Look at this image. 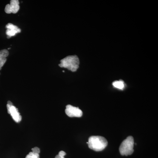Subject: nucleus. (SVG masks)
<instances>
[{
  "label": "nucleus",
  "instance_id": "6",
  "mask_svg": "<svg viewBox=\"0 0 158 158\" xmlns=\"http://www.w3.org/2000/svg\"><path fill=\"white\" fill-rule=\"evenodd\" d=\"M8 112L10 114L13 119L16 122H20L21 120L22 117L18 112V110L13 105L7 104L6 105Z\"/></svg>",
  "mask_w": 158,
  "mask_h": 158
},
{
  "label": "nucleus",
  "instance_id": "5",
  "mask_svg": "<svg viewBox=\"0 0 158 158\" xmlns=\"http://www.w3.org/2000/svg\"><path fill=\"white\" fill-rule=\"evenodd\" d=\"M19 2L17 0H11L10 3L5 6L4 11L7 13H16L19 10L20 6Z\"/></svg>",
  "mask_w": 158,
  "mask_h": 158
},
{
  "label": "nucleus",
  "instance_id": "13",
  "mask_svg": "<svg viewBox=\"0 0 158 158\" xmlns=\"http://www.w3.org/2000/svg\"><path fill=\"white\" fill-rule=\"evenodd\" d=\"M32 152L35 153L39 154L40 150V149L37 147H35L32 149Z\"/></svg>",
  "mask_w": 158,
  "mask_h": 158
},
{
  "label": "nucleus",
  "instance_id": "2",
  "mask_svg": "<svg viewBox=\"0 0 158 158\" xmlns=\"http://www.w3.org/2000/svg\"><path fill=\"white\" fill-rule=\"evenodd\" d=\"M59 66L61 67L67 68L72 72L76 71L80 62L78 56L76 55L68 56L60 61Z\"/></svg>",
  "mask_w": 158,
  "mask_h": 158
},
{
  "label": "nucleus",
  "instance_id": "15",
  "mask_svg": "<svg viewBox=\"0 0 158 158\" xmlns=\"http://www.w3.org/2000/svg\"><path fill=\"white\" fill-rule=\"evenodd\" d=\"M55 158H64V157L61 156L59 154L57 155Z\"/></svg>",
  "mask_w": 158,
  "mask_h": 158
},
{
  "label": "nucleus",
  "instance_id": "16",
  "mask_svg": "<svg viewBox=\"0 0 158 158\" xmlns=\"http://www.w3.org/2000/svg\"><path fill=\"white\" fill-rule=\"evenodd\" d=\"M63 71V72H64V71Z\"/></svg>",
  "mask_w": 158,
  "mask_h": 158
},
{
  "label": "nucleus",
  "instance_id": "1",
  "mask_svg": "<svg viewBox=\"0 0 158 158\" xmlns=\"http://www.w3.org/2000/svg\"><path fill=\"white\" fill-rule=\"evenodd\" d=\"M89 147L96 151L103 150L107 146L108 142L104 137L100 136H92L88 140Z\"/></svg>",
  "mask_w": 158,
  "mask_h": 158
},
{
  "label": "nucleus",
  "instance_id": "4",
  "mask_svg": "<svg viewBox=\"0 0 158 158\" xmlns=\"http://www.w3.org/2000/svg\"><path fill=\"white\" fill-rule=\"evenodd\" d=\"M65 112L66 115L70 117H79L83 115L82 111L78 107H74L70 104L66 106Z\"/></svg>",
  "mask_w": 158,
  "mask_h": 158
},
{
  "label": "nucleus",
  "instance_id": "9",
  "mask_svg": "<svg viewBox=\"0 0 158 158\" xmlns=\"http://www.w3.org/2000/svg\"><path fill=\"white\" fill-rule=\"evenodd\" d=\"M25 158H39V155L31 152L26 156Z\"/></svg>",
  "mask_w": 158,
  "mask_h": 158
},
{
  "label": "nucleus",
  "instance_id": "8",
  "mask_svg": "<svg viewBox=\"0 0 158 158\" xmlns=\"http://www.w3.org/2000/svg\"><path fill=\"white\" fill-rule=\"evenodd\" d=\"M115 87L122 89L124 87L123 82L122 81H114L112 84Z\"/></svg>",
  "mask_w": 158,
  "mask_h": 158
},
{
  "label": "nucleus",
  "instance_id": "14",
  "mask_svg": "<svg viewBox=\"0 0 158 158\" xmlns=\"http://www.w3.org/2000/svg\"><path fill=\"white\" fill-rule=\"evenodd\" d=\"M66 154V152L64 151H61L59 152L58 154L61 156L64 157Z\"/></svg>",
  "mask_w": 158,
  "mask_h": 158
},
{
  "label": "nucleus",
  "instance_id": "12",
  "mask_svg": "<svg viewBox=\"0 0 158 158\" xmlns=\"http://www.w3.org/2000/svg\"><path fill=\"white\" fill-rule=\"evenodd\" d=\"M8 51L6 49H3L0 51V55L6 57L8 55Z\"/></svg>",
  "mask_w": 158,
  "mask_h": 158
},
{
  "label": "nucleus",
  "instance_id": "3",
  "mask_svg": "<svg viewBox=\"0 0 158 158\" xmlns=\"http://www.w3.org/2000/svg\"><path fill=\"white\" fill-rule=\"evenodd\" d=\"M134 143L133 137L131 136L128 137L120 146L119 151L121 154L126 156L132 154L134 151Z\"/></svg>",
  "mask_w": 158,
  "mask_h": 158
},
{
  "label": "nucleus",
  "instance_id": "11",
  "mask_svg": "<svg viewBox=\"0 0 158 158\" xmlns=\"http://www.w3.org/2000/svg\"><path fill=\"white\" fill-rule=\"evenodd\" d=\"M6 60V58L0 55V70Z\"/></svg>",
  "mask_w": 158,
  "mask_h": 158
},
{
  "label": "nucleus",
  "instance_id": "10",
  "mask_svg": "<svg viewBox=\"0 0 158 158\" xmlns=\"http://www.w3.org/2000/svg\"><path fill=\"white\" fill-rule=\"evenodd\" d=\"M6 28H7V29H13L15 30H18L19 28L16 26L10 23H8L6 25Z\"/></svg>",
  "mask_w": 158,
  "mask_h": 158
},
{
  "label": "nucleus",
  "instance_id": "7",
  "mask_svg": "<svg viewBox=\"0 0 158 158\" xmlns=\"http://www.w3.org/2000/svg\"><path fill=\"white\" fill-rule=\"evenodd\" d=\"M20 28H18V30L7 29L6 31V34L7 35V38H10L11 36L15 35L16 34L20 32Z\"/></svg>",
  "mask_w": 158,
  "mask_h": 158
}]
</instances>
